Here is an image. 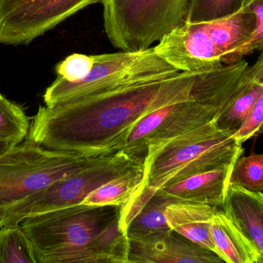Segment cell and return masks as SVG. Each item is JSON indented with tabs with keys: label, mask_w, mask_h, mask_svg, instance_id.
I'll list each match as a JSON object with an SVG mask.
<instances>
[{
	"label": "cell",
	"mask_w": 263,
	"mask_h": 263,
	"mask_svg": "<svg viewBox=\"0 0 263 263\" xmlns=\"http://www.w3.org/2000/svg\"><path fill=\"white\" fill-rule=\"evenodd\" d=\"M199 72H179L77 103L40 106L28 137L53 151L86 157L114 154L123 148L129 131L142 118L162 107L192 97Z\"/></svg>",
	"instance_id": "obj_1"
},
{
	"label": "cell",
	"mask_w": 263,
	"mask_h": 263,
	"mask_svg": "<svg viewBox=\"0 0 263 263\" xmlns=\"http://www.w3.org/2000/svg\"><path fill=\"white\" fill-rule=\"evenodd\" d=\"M36 263H129L122 207L79 204L20 223Z\"/></svg>",
	"instance_id": "obj_2"
},
{
	"label": "cell",
	"mask_w": 263,
	"mask_h": 263,
	"mask_svg": "<svg viewBox=\"0 0 263 263\" xmlns=\"http://www.w3.org/2000/svg\"><path fill=\"white\" fill-rule=\"evenodd\" d=\"M242 145L233 133L219 129L216 123L170 142L144 162L145 183L122 207L123 223L127 225L136 212L164 185L234 163L243 154Z\"/></svg>",
	"instance_id": "obj_3"
},
{
	"label": "cell",
	"mask_w": 263,
	"mask_h": 263,
	"mask_svg": "<svg viewBox=\"0 0 263 263\" xmlns=\"http://www.w3.org/2000/svg\"><path fill=\"white\" fill-rule=\"evenodd\" d=\"M256 15L247 6L236 13L204 23H184L164 37L155 50L180 72H200L236 63L256 30Z\"/></svg>",
	"instance_id": "obj_4"
},
{
	"label": "cell",
	"mask_w": 263,
	"mask_h": 263,
	"mask_svg": "<svg viewBox=\"0 0 263 263\" xmlns=\"http://www.w3.org/2000/svg\"><path fill=\"white\" fill-rule=\"evenodd\" d=\"M89 74L81 80L57 77L43 95L46 106L77 103L119 90L170 78L180 71L155 50L124 51L93 55Z\"/></svg>",
	"instance_id": "obj_5"
},
{
	"label": "cell",
	"mask_w": 263,
	"mask_h": 263,
	"mask_svg": "<svg viewBox=\"0 0 263 263\" xmlns=\"http://www.w3.org/2000/svg\"><path fill=\"white\" fill-rule=\"evenodd\" d=\"M108 155L86 157L53 151L29 138L13 145L0 155V216L23 199L98 163Z\"/></svg>",
	"instance_id": "obj_6"
},
{
	"label": "cell",
	"mask_w": 263,
	"mask_h": 263,
	"mask_svg": "<svg viewBox=\"0 0 263 263\" xmlns=\"http://www.w3.org/2000/svg\"><path fill=\"white\" fill-rule=\"evenodd\" d=\"M112 46L142 51L185 23L190 0H100Z\"/></svg>",
	"instance_id": "obj_7"
},
{
	"label": "cell",
	"mask_w": 263,
	"mask_h": 263,
	"mask_svg": "<svg viewBox=\"0 0 263 263\" xmlns=\"http://www.w3.org/2000/svg\"><path fill=\"white\" fill-rule=\"evenodd\" d=\"M143 167V160L123 150L109 154L98 163L14 205L2 216L3 225H17L30 216L81 204L89 193L101 185Z\"/></svg>",
	"instance_id": "obj_8"
},
{
	"label": "cell",
	"mask_w": 263,
	"mask_h": 263,
	"mask_svg": "<svg viewBox=\"0 0 263 263\" xmlns=\"http://www.w3.org/2000/svg\"><path fill=\"white\" fill-rule=\"evenodd\" d=\"M222 112L193 97L175 102L142 117L129 131L122 150L145 162L173 141L216 123Z\"/></svg>",
	"instance_id": "obj_9"
},
{
	"label": "cell",
	"mask_w": 263,
	"mask_h": 263,
	"mask_svg": "<svg viewBox=\"0 0 263 263\" xmlns=\"http://www.w3.org/2000/svg\"><path fill=\"white\" fill-rule=\"evenodd\" d=\"M100 0H0V43L27 44Z\"/></svg>",
	"instance_id": "obj_10"
},
{
	"label": "cell",
	"mask_w": 263,
	"mask_h": 263,
	"mask_svg": "<svg viewBox=\"0 0 263 263\" xmlns=\"http://www.w3.org/2000/svg\"><path fill=\"white\" fill-rule=\"evenodd\" d=\"M129 262L222 263L214 252L202 248L171 230L145 239L129 240Z\"/></svg>",
	"instance_id": "obj_11"
},
{
	"label": "cell",
	"mask_w": 263,
	"mask_h": 263,
	"mask_svg": "<svg viewBox=\"0 0 263 263\" xmlns=\"http://www.w3.org/2000/svg\"><path fill=\"white\" fill-rule=\"evenodd\" d=\"M233 165L189 176L174 183L164 185L156 193L168 198L173 202L205 204L222 208L230 185Z\"/></svg>",
	"instance_id": "obj_12"
},
{
	"label": "cell",
	"mask_w": 263,
	"mask_h": 263,
	"mask_svg": "<svg viewBox=\"0 0 263 263\" xmlns=\"http://www.w3.org/2000/svg\"><path fill=\"white\" fill-rule=\"evenodd\" d=\"M221 208L263 257V192L230 184Z\"/></svg>",
	"instance_id": "obj_13"
},
{
	"label": "cell",
	"mask_w": 263,
	"mask_h": 263,
	"mask_svg": "<svg viewBox=\"0 0 263 263\" xmlns=\"http://www.w3.org/2000/svg\"><path fill=\"white\" fill-rule=\"evenodd\" d=\"M217 207L191 202H173L165 208L172 230L193 243L218 254L212 235V221Z\"/></svg>",
	"instance_id": "obj_14"
},
{
	"label": "cell",
	"mask_w": 263,
	"mask_h": 263,
	"mask_svg": "<svg viewBox=\"0 0 263 263\" xmlns=\"http://www.w3.org/2000/svg\"><path fill=\"white\" fill-rule=\"evenodd\" d=\"M212 235L219 256L227 263H263L262 255L221 208L212 221Z\"/></svg>",
	"instance_id": "obj_15"
},
{
	"label": "cell",
	"mask_w": 263,
	"mask_h": 263,
	"mask_svg": "<svg viewBox=\"0 0 263 263\" xmlns=\"http://www.w3.org/2000/svg\"><path fill=\"white\" fill-rule=\"evenodd\" d=\"M171 203L173 201L168 198L155 193L126 225L128 239L138 240L171 231L165 215V208Z\"/></svg>",
	"instance_id": "obj_16"
},
{
	"label": "cell",
	"mask_w": 263,
	"mask_h": 263,
	"mask_svg": "<svg viewBox=\"0 0 263 263\" xmlns=\"http://www.w3.org/2000/svg\"><path fill=\"white\" fill-rule=\"evenodd\" d=\"M145 167L132 170L89 193L81 204L124 206L145 183Z\"/></svg>",
	"instance_id": "obj_17"
},
{
	"label": "cell",
	"mask_w": 263,
	"mask_h": 263,
	"mask_svg": "<svg viewBox=\"0 0 263 263\" xmlns=\"http://www.w3.org/2000/svg\"><path fill=\"white\" fill-rule=\"evenodd\" d=\"M263 93V84L250 81L218 117L216 125L222 131L236 134Z\"/></svg>",
	"instance_id": "obj_18"
},
{
	"label": "cell",
	"mask_w": 263,
	"mask_h": 263,
	"mask_svg": "<svg viewBox=\"0 0 263 263\" xmlns=\"http://www.w3.org/2000/svg\"><path fill=\"white\" fill-rule=\"evenodd\" d=\"M0 263H36L32 246L20 224L0 228Z\"/></svg>",
	"instance_id": "obj_19"
},
{
	"label": "cell",
	"mask_w": 263,
	"mask_h": 263,
	"mask_svg": "<svg viewBox=\"0 0 263 263\" xmlns=\"http://www.w3.org/2000/svg\"><path fill=\"white\" fill-rule=\"evenodd\" d=\"M29 118L18 105L0 93V142L17 144L29 134Z\"/></svg>",
	"instance_id": "obj_20"
},
{
	"label": "cell",
	"mask_w": 263,
	"mask_h": 263,
	"mask_svg": "<svg viewBox=\"0 0 263 263\" xmlns=\"http://www.w3.org/2000/svg\"><path fill=\"white\" fill-rule=\"evenodd\" d=\"M230 184L253 192H263V154L239 156L233 163Z\"/></svg>",
	"instance_id": "obj_21"
},
{
	"label": "cell",
	"mask_w": 263,
	"mask_h": 263,
	"mask_svg": "<svg viewBox=\"0 0 263 263\" xmlns=\"http://www.w3.org/2000/svg\"><path fill=\"white\" fill-rule=\"evenodd\" d=\"M245 0H190L185 23L213 21L230 16L242 9Z\"/></svg>",
	"instance_id": "obj_22"
},
{
	"label": "cell",
	"mask_w": 263,
	"mask_h": 263,
	"mask_svg": "<svg viewBox=\"0 0 263 263\" xmlns=\"http://www.w3.org/2000/svg\"><path fill=\"white\" fill-rule=\"evenodd\" d=\"M93 63V55L72 54L55 66L57 77L70 82L81 80L89 74Z\"/></svg>",
	"instance_id": "obj_23"
},
{
	"label": "cell",
	"mask_w": 263,
	"mask_h": 263,
	"mask_svg": "<svg viewBox=\"0 0 263 263\" xmlns=\"http://www.w3.org/2000/svg\"><path fill=\"white\" fill-rule=\"evenodd\" d=\"M243 6L253 11L256 15V30L248 44L242 47L236 56V60L243 59L244 56L250 55L263 48V0H245Z\"/></svg>",
	"instance_id": "obj_24"
},
{
	"label": "cell",
	"mask_w": 263,
	"mask_h": 263,
	"mask_svg": "<svg viewBox=\"0 0 263 263\" xmlns=\"http://www.w3.org/2000/svg\"><path fill=\"white\" fill-rule=\"evenodd\" d=\"M263 133V93L255 103L242 126L235 134L241 144Z\"/></svg>",
	"instance_id": "obj_25"
},
{
	"label": "cell",
	"mask_w": 263,
	"mask_h": 263,
	"mask_svg": "<svg viewBox=\"0 0 263 263\" xmlns=\"http://www.w3.org/2000/svg\"><path fill=\"white\" fill-rule=\"evenodd\" d=\"M260 52L256 63L249 67L248 76L251 81L263 84V48Z\"/></svg>",
	"instance_id": "obj_26"
},
{
	"label": "cell",
	"mask_w": 263,
	"mask_h": 263,
	"mask_svg": "<svg viewBox=\"0 0 263 263\" xmlns=\"http://www.w3.org/2000/svg\"><path fill=\"white\" fill-rule=\"evenodd\" d=\"M14 144L9 143V142H0V155L3 154V153L7 151L9 148L13 146Z\"/></svg>",
	"instance_id": "obj_27"
},
{
	"label": "cell",
	"mask_w": 263,
	"mask_h": 263,
	"mask_svg": "<svg viewBox=\"0 0 263 263\" xmlns=\"http://www.w3.org/2000/svg\"><path fill=\"white\" fill-rule=\"evenodd\" d=\"M3 226V220H2V217L0 216V228Z\"/></svg>",
	"instance_id": "obj_28"
}]
</instances>
